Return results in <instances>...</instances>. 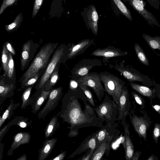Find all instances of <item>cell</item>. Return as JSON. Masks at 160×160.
Wrapping results in <instances>:
<instances>
[{
	"mask_svg": "<svg viewBox=\"0 0 160 160\" xmlns=\"http://www.w3.org/2000/svg\"><path fill=\"white\" fill-rule=\"evenodd\" d=\"M84 96L85 95L80 87L75 91L69 88L66 94L63 117L64 120L70 125L68 127L70 130L68 134L69 137L78 135L80 128L89 127L101 128L104 126L99 120L90 118L84 112L79 100Z\"/></svg>",
	"mask_w": 160,
	"mask_h": 160,
	"instance_id": "cell-1",
	"label": "cell"
},
{
	"mask_svg": "<svg viewBox=\"0 0 160 160\" xmlns=\"http://www.w3.org/2000/svg\"><path fill=\"white\" fill-rule=\"evenodd\" d=\"M58 45L57 43L49 42L41 48L32 63L21 78V84L28 78L38 73L40 70L47 68L51 57Z\"/></svg>",
	"mask_w": 160,
	"mask_h": 160,
	"instance_id": "cell-2",
	"label": "cell"
},
{
	"mask_svg": "<svg viewBox=\"0 0 160 160\" xmlns=\"http://www.w3.org/2000/svg\"><path fill=\"white\" fill-rule=\"evenodd\" d=\"M104 98L100 105L94 108L98 118L101 123L105 122L110 125L117 121L118 108L115 102L105 92Z\"/></svg>",
	"mask_w": 160,
	"mask_h": 160,
	"instance_id": "cell-3",
	"label": "cell"
},
{
	"mask_svg": "<svg viewBox=\"0 0 160 160\" xmlns=\"http://www.w3.org/2000/svg\"><path fill=\"white\" fill-rule=\"evenodd\" d=\"M101 81L104 85L105 92L112 97L118 106L122 89L125 82L115 75L106 71L99 73Z\"/></svg>",
	"mask_w": 160,
	"mask_h": 160,
	"instance_id": "cell-4",
	"label": "cell"
},
{
	"mask_svg": "<svg viewBox=\"0 0 160 160\" xmlns=\"http://www.w3.org/2000/svg\"><path fill=\"white\" fill-rule=\"evenodd\" d=\"M109 67L119 72L129 82H138L148 87L153 85V82L148 76L142 74L129 65H125L122 62L119 64L116 62L114 65L110 64Z\"/></svg>",
	"mask_w": 160,
	"mask_h": 160,
	"instance_id": "cell-5",
	"label": "cell"
},
{
	"mask_svg": "<svg viewBox=\"0 0 160 160\" xmlns=\"http://www.w3.org/2000/svg\"><path fill=\"white\" fill-rule=\"evenodd\" d=\"M65 49L64 46L61 45L56 49L37 84L38 89H40L44 88L45 85L49 78L52 73L57 66L59 64L64 55Z\"/></svg>",
	"mask_w": 160,
	"mask_h": 160,
	"instance_id": "cell-6",
	"label": "cell"
},
{
	"mask_svg": "<svg viewBox=\"0 0 160 160\" xmlns=\"http://www.w3.org/2000/svg\"><path fill=\"white\" fill-rule=\"evenodd\" d=\"M84 83L92 89L100 102H101L105 93L99 73L92 72L75 80Z\"/></svg>",
	"mask_w": 160,
	"mask_h": 160,
	"instance_id": "cell-7",
	"label": "cell"
},
{
	"mask_svg": "<svg viewBox=\"0 0 160 160\" xmlns=\"http://www.w3.org/2000/svg\"><path fill=\"white\" fill-rule=\"evenodd\" d=\"M129 115L131 123L134 130L141 139L143 138L146 141L147 132L152 123L150 118L146 115L138 116L132 109L130 111Z\"/></svg>",
	"mask_w": 160,
	"mask_h": 160,
	"instance_id": "cell-8",
	"label": "cell"
},
{
	"mask_svg": "<svg viewBox=\"0 0 160 160\" xmlns=\"http://www.w3.org/2000/svg\"><path fill=\"white\" fill-rule=\"evenodd\" d=\"M102 63L100 60L97 59H84L77 64L72 68L70 76L75 80L88 73L89 71L96 66H101Z\"/></svg>",
	"mask_w": 160,
	"mask_h": 160,
	"instance_id": "cell-9",
	"label": "cell"
},
{
	"mask_svg": "<svg viewBox=\"0 0 160 160\" xmlns=\"http://www.w3.org/2000/svg\"><path fill=\"white\" fill-rule=\"evenodd\" d=\"M118 124V122H116L111 125L106 124L96 132L98 147L105 141L115 140L117 139L120 133Z\"/></svg>",
	"mask_w": 160,
	"mask_h": 160,
	"instance_id": "cell-10",
	"label": "cell"
},
{
	"mask_svg": "<svg viewBox=\"0 0 160 160\" xmlns=\"http://www.w3.org/2000/svg\"><path fill=\"white\" fill-rule=\"evenodd\" d=\"M131 107V103L127 87L125 86L123 88L118 105V114L117 121L122 124L126 121V117L129 115Z\"/></svg>",
	"mask_w": 160,
	"mask_h": 160,
	"instance_id": "cell-11",
	"label": "cell"
},
{
	"mask_svg": "<svg viewBox=\"0 0 160 160\" xmlns=\"http://www.w3.org/2000/svg\"><path fill=\"white\" fill-rule=\"evenodd\" d=\"M62 91L61 87L51 90L47 102L38 115L39 118H44L55 108L62 95Z\"/></svg>",
	"mask_w": 160,
	"mask_h": 160,
	"instance_id": "cell-12",
	"label": "cell"
},
{
	"mask_svg": "<svg viewBox=\"0 0 160 160\" xmlns=\"http://www.w3.org/2000/svg\"><path fill=\"white\" fill-rule=\"evenodd\" d=\"M39 45L32 40H29L23 44L20 57L22 71L26 68L32 60Z\"/></svg>",
	"mask_w": 160,
	"mask_h": 160,
	"instance_id": "cell-13",
	"label": "cell"
},
{
	"mask_svg": "<svg viewBox=\"0 0 160 160\" xmlns=\"http://www.w3.org/2000/svg\"><path fill=\"white\" fill-rule=\"evenodd\" d=\"M126 1L147 21L150 25L152 26L156 25L160 27V25L155 17L145 8V2L140 0H127Z\"/></svg>",
	"mask_w": 160,
	"mask_h": 160,
	"instance_id": "cell-14",
	"label": "cell"
},
{
	"mask_svg": "<svg viewBox=\"0 0 160 160\" xmlns=\"http://www.w3.org/2000/svg\"><path fill=\"white\" fill-rule=\"evenodd\" d=\"M84 20L86 25L92 33L97 35L98 32V22L99 16L96 8L93 5H91L86 8L82 12Z\"/></svg>",
	"mask_w": 160,
	"mask_h": 160,
	"instance_id": "cell-15",
	"label": "cell"
},
{
	"mask_svg": "<svg viewBox=\"0 0 160 160\" xmlns=\"http://www.w3.org/2000/svg\"><path fill=\"white\" fill-rule=\"evenodd\" d=\"M128 52L113 47L108 46L104 48H98L94 51L92 55L96 56H102L103 58V63L108 62L111 58L122 56L127 55Z\"/></svg>",
	"mask_w": 160,
	"mask_h": 160,
	"instance_id": "cell-16",
	"label": "cell"
},
{
	"mask_svg": "<svg viewBox=\"0 0 160 160\" xmlns=\"http://www.w3.org/2000/svg\"><path fill=\"white\" fill-rule=\"evenodd\" d=\"M97 147V135L95 132L86 138L68 158H73L75 156L87 151L89 150L96 149Z\"/></svg>",
	"mask_w": 160,
	"mask_h": 160,
	"instance_id": "cell-17",
	"label": "cell"
},
{
	"mask_svg": "<svg viewBox=\"0 0 160 160\" xmlns=\"http://www.w3.org/2000/svg\"><path fill=\"white\" fill-rule=\"evenodd\" d=\"M122 125L123 126L124 140L123 145L125 151L126 160H132L135 153L133 143L130 136L129 126L126 121Z\"/></svg>",
	"mask_w": 160,
	"mask_h": 160,
	"instance_id": "cell-18",
	"label": "cell"
},
{
	"mask_svg": "<svg viewBox=\"0 0 160 160\" xmlns=\"http://www.w3.org/2000/svg\"><path fill=\"white\" fill-rule=\"evenodd\" d=\"M31 135L29 132H20L14 136L13 141L7 154L11 156L13 151L21 145L28 143L30 141Z\"/></svg>",
	"mask_w": 160,
	"mask_h": 160,
	"instance_id": "cell-19",
	"label": "cell"
},
{
	"mask_svg": "<svg viewBox=\"0 0 160 160\" xmlns=\"http://www.w3.org/2000/svg\"><path fill=\"white\" fill-rule=\"evenodd\" d=\"M114 141L103 142L94 150L89 160H103L105 154L108 156L111 144Z\"/></svg>",
	"mask_w": 160,
	"mask_h": 160,
	"instance_id": "cell-20",
	"label": "cell"
},
{
	"mask_svg": "<svg viewBox=\"0 0 160 160\" xmlns=\"http://www.w3.org/2000/svg\"><path fill=\"white\" fill-rule=\"evenodd\" d=\"M94 42L93 39H85L73 45L68 55V59H71L83 53Z\"/></svg>",
	"mask_w": 160,
	"mask_h": 160,
	"instance_id": "cell-21",
	"label": "cell"
},
{
	"mask_svg": "<svg viewBox=\"0 0 160 160\" xmlns=\"http://www.w3.org/2000/svg\"><path fill=\"white\" fill-rule=\"evenodd\" d=\"M57 138L47 139L39 150L38 160H45L52 151L57 141Z\"/></svg>",
	"mask_w": 160,
	"mask_h": 160,
	"instance_id": "cell-22",
	"label": "cell"
},
{
	"mask_svg": "<svg viewBox=\"0 0 160 160\" xmlns=\"http://www.w3.org/2000/svg\"><path fill=\"white\" fill-rule=\"evenodd\" d=\"M132 88L144 97H147L151 101L154 99L157 96L154 89L149 87L142 85L134 82H130Z\"/></svg>",
	"mask_w": 160,
	"mask_h": 160,
	"instance_id": "cell-23",
	"label": "cell"
},
{
	"mask_svg": "<svg viewBox=\"0 0 160 160\" xmlns=\"http://www.w3.org/2000/svg\"><path fill=\"white\" fill-rule=\"evenodd\" d=\"M59 67V64L57 66L55 70L46 82L43 88L45 91H48L52 90L51 89L57 82L59 78L58 74Z\"/></svg>",
	"mask_w": 160,
	"mask_h": 160,
	"instance_id": "cell-24",
	"label": "cell"
},
{
	"mask_svg": "<svg viewBox=\"0 0 160 160\" xmlns=\"http://www.w3.org/2000/svg\"><path fill=\"white\" fill-rule=\"evenodd\" d=\"M149 47L153 50L157 49L160 50V37H152L145 33L142 35Z\"/></svg>",
	"mask_w": 160,
	"mask_h": 160,
	"instance_id": "cell-25",
	"label": "cell"
},
{
	"mask_svg": "<svg viewBox=\"0 0 160 160\" xmlns=\"http://www.w3.org/2000/svg\"><path fill=\"white\" fill-rule=\"evenodd\" d=\"M51 90L46 91L43 89L41 91L34 105L32 111L33 113H36L38 112L43 103L48 97Z\"/></svg>",
	"mask_w": 160,
	"mask_h": 160,
	"instance_id": "cell-26",
	"label": "cell"
},
{
	"mask_svg": "<svg viewBox=\"0 0 160 160\" xmlns=\"http://www.w3.org/2000/svg\"><path fill=\"white\" fill-rule=\"evenodd\" d=\"M58 119L56 116L52 117L45 129V137L47 138L51 136L58 126Z\"/></svg>",
	"mask_w": 160,
	"mask_h": 160,
	"instance_id": "cell-27",
	"label": "cell"
},
{
	"mask_svg": "<svg viewBox=\"0 0 160 160\" xmlns=\"http://www.w3.org/2000/svg\"><path fill=\"white\" fill-rule=\"evenodd\" d=\"M23 19L22 13L21 12L17 16L12 23L5 26L6 30L9 32L17 30L20 27L23 21Z\"/></svg>",
	"mask_w": 160,
	"mask_h": 160,
	"instance_id": "cell-28",
	"label": "cell"
},
{
	"mask_svg": "<svg viewBox=\"0 0 160 160\" xmlns=\"http://www.w3.org/2000/svg\"><path fill=\"white\" fill-rule=\"evenodd\" d=\"M134 48L138 60L143 64L147 66H149V60L140 45L136 43L134 44Z\"/></svg>",
	"mask_w": 160,
	"mask_h": 160,
	"instance_id": "cell-29",
	"label": "cell"
},
{
	"mask_svg": "<svg viewBox=\"0 0 160 160\" xmlns=\"http://www.w3.org/2000/svg\"><path fill=\"white\" fill-rule=\"evenodd\" d=\"M80 88L87 98L89 104L93 107H95V104L93 94L89 87L82 83L77 82Z\"/></svg>",
	"mask_w": 160,
	"mask_h": 160,
	"instance_id": "cell-30",
	"label": "cell"
},
{
	"mask_svg": "<svg viewBox=\"0 0 160 160\" xmlns=\"http://www.w3.org/2000/svg\"><path fill=\"white\" fill-rule=\"evenodd\" d=\"M14 85L12 84H6L3 79L0 80V96L1 98H5L14 89Z\"/></svg>",
	"mask_w": 160,
	"mask_h": 160,
	"instance_id": "cell-31",
	"label": "cell"
},
{
	"mask_svg": "<svg viewBox=\"0 0 160 160\" xmlns=\"http://www.w3.org/2000/svg\"><path fill=\"white\" fill-rule=\"evenodd\" d=\"M9 52L6 48L5 43H4L3 46L1 60L2 68L4 72V74L7 76V75L8 71Z\"/></svg>",
	"mask_w": 160,
	"mask_h": 160,
	"instance_id": "cell-32",
	"label": "cell"
},
{
	"mask_svg": "<svg viewBox=\"0 0 160 160\" xmlns=\"http://www.w3.org/2000/svg\"><path fill=\"white\" fill-rule=\"evenodd\" d=\"M113 1L121 12L131 21L132 19L130 10L127 8L124 4L120 0H113Z\"/></svg>",
	"mask_w": 160,
	"mask_h": 160,
	"instance_id": "cell-33",
	"label": "cell"
},
{
	"mask_svg": "<svg viewBox=\"0 0 160 160\" xmlns=\"http://www.w3.org/2000/svg\"><path fill=\"white\" fill-rule=\"evenodd\" d=\"M82 101L84 107L83 109L84 112L88 115L90 118L99 120L95 112L94 108L91 106L87 101Z\"/></svg>",
	"mask_w": 160,
	"mask_h": 160,
	"instance_id": "cell-34",
	"label": "cell"
},
{
	"mask_svg": "<svg viewBox=\"0 0 160 160\" xmlns=\"http://www.w3.org/2000/svg\"><path fill=\"white\" fill-rule=\"evenodd\" d=\"M15 73L14 64L12 54L9 52L8 71L7 76L9 79H13Z\"/></svg>",
	"mask_w": 160,
	"mask_h": 160,
	"instance_id": "cell-35",
	"label": "cell"
},
{
	"mask_svg": "<svg viewBox=\"0 0 160 160\" xmlns=\"http://www.w3.org/2000/svg\"><path fill=\"white\" fill-rule=\"evenodd\" d=\"M32 86H31L27 88L23 92L22 97V103L21 109L25 108L28 104Z\"/></svg>",
	"mask_w": 160,
	"mask_h": 160,
	"instance_id": "cell-36",
	"label": "cell"
},
{
	"mask_svg": "<svg viewBox=\"0 0 160 160\" xmlns=\"http://www.w3.org/2000/svg\"><path fill=\"white\" fill-rule=\"evenodd\" d=\"M39 72L37 73L34 76L28 78L23 83L21 84L22 88L28 86H31L35 83L38 81L39 76Z\"/></svg>",
	"mask_w": 160,
	"mask_h": 160,
	"instance_id": "cell-37",
	"label": "cell"
},
{
	"mask_svg": "<svg viewBox=\"0 0 160 160\" xmlns=\"http://www.w3.org/2000/svg\"><path fill=\"white\" fill-rule=\"evenodd\" d=\"M152 135L155 143H158V138H160V124L159 123L154 124L152 131Z\"/></svg>",
	"mask_w": 160,
	"mask_h": 160,
	"instance_id": "cell-38",
	"label": "cell"
},
{
	"mask_svg": "<svg viewBox=\"0 0 160 160\" xmlns=\"http://www.w3.org/2000/svg\"><path fill=\"white\" fill-rule=\"evenodd\" d=\"M18 0H4L0 8V15H1L8 7L15 4Z\"/></svg>",
	"mask_w": 160,
	"mask_h": 160,
	"instance_id": "cell-39",
	"label": "cell"
},
{
	"mask_svg": "<svg viewBox=\"0 0 160 160\" xmlns=\"http://www.w3.org/2000/svg\"><path fill=\"white\" fill-rule=\"evenodd\" d=\"M131 94L136 102L141 106L142 108L145 107V101L141 96L134 91L132 92Z\"/></svg>",
	"mask_w": 160,
	"mask_h": 160,
	"instance_id": "cell-40",
	"label": "cell"
},
{
	"mask_svg": "<svg viewBox=\"0 0 160 160\" xmlns=\"http://www.w3.org/2000/svg\"><path fill=\"white\" fill-rule=\"evenodd\" d=\"M13 103L12 102L9 105L7 109L3 113L2 117H0V128L1 127L2 125L8 117L12 107Z\"/></svg>",
	"mask_w": 160,
	"mask_h": 160,
	"instance_id": "cell-41",
	"label": "cell"
},
{
	"mask_svg": "<svg viewBox=\"0 0 160 160\" xmlns=\"http://www.w3.org/2000/svg\"><path fill=\"white\" fill-rule=\"evenodd\" d=\"M43 1V0H36L34 1L32 14V18H34L37 14Z\"/></svg>",
	"mask_w": 160,
	"mask_h": 160,
	"instance_id": "cell-42",
	"label": "cell"
},
{
	"mask_svg": "<svg viewBox=\"0 0 160 160\" xmlns=\"http://www.w3.org/2000/svg\"><path fill=\"white\" fill-rule=\"evenodd\" d=\"M95 149H90L86 151V152L80 158V160H89L93 153Z\"/></svg>",
	"mask_w": 160,
	"mask_h": 160,
	"instance_id": "cell-43",
	"label": "cell"
},
{
	"mask_svg": "<svg viewBox=\"0 0 160 160\" xmlns=\"http://www.w3.org/2000/svg\"><path fill=\"white\" fill-rule=\"evenodd\" d=\"M66 153V151H62L61 153L50 160H63Z\"/></svg>",
	"mask_w": 160,
	"mask_h": 160,
	"instance_id": "cell-44",
	"label": "cell"
},
{
	"mask_svg": "<svg viewBox=\"0 0 160 160\" xmlns=\"http://www.w3.org/2000/svg\"><path fill=\"white\" fill-rule=\"evenodd\" d=\"M70 88L73 91L77 89L79 87L78 82L76 81L71 80L70 82Z\"/></svg>",
	"mask_w": 160,
	"mask_h": 160,
	"instance_id": "cell-45",
	"label": "cell"
},
{
	"mask_svg": "<svg viewBox=\"0 0 160 160\" xmlns=\"http://www.w3.org/2000/svg\"><path fill=\"white\" fill-rule=\"evenodd\" d=\"M5 44L6 48L8 51L12 54L15 55L16 54L15 52L11 43L8 42H6Z\"/></svg>",
	"mask_w": 160,
	"mask_h": 160,
	"instance_id": "cell-46",
	"label": "cell"
},
{
	"mask_svg": "<svg viewBox=\"0 0 160 160\" xmlns=\"http://www.w3.org/2000/svg\"><path fill=\"white\" fill-rule=\"evenodd\" d=\"M154 89L157 96L160 100V84H155Z\"/></svg>",
	"mask_w": 160,
	"mask_h": 160,
	"instance_id": "cell-47",
	"label": "cell"
},
{
	"mask_svg": "<svg viewBox=\"0 0 160 160\" xmlns=\"http://www.w3.org/2000/svg\"><path fill=\"white\" fill-rule=\"evenodd\" d=\"M142 152L139 151H136L132 160H139Z\"/></svg>",
	"mask_w": 160,
	"mask_h": 160,
	"instance_id": "cell-48",
	"label": "cell"
},
{
	"mask_svg": "<svg viewBox=\"0 0 160 160\" xmlns=\"http://www.w3.org/2000/svg\"><path fill=\"white\" fill-rule=\"evenodd\" d=\"M18 124L22 128H25L27 126V123L24 121H20L18 123Z\"/></svg>",
	"mask_w": 160,
	"mask_h": 160,
	"instance_id": "cell-49",
	"label": "cell"
},
{
	"mask_svg": "<svg viewBox=\"0 0 160 160\" xmlns=\"http://www.w3.org/2000/svg\"><path fill=\"white\" fill-rule=\"evenodd\" d=\"M152 107L160 115V105H153Z\"/></svg>",
	"mask_w": 160,
	"mask_h": 160,
	"instance_id": "cell-50",
	"label": "cell"
},
{
	"mask_svg": "<svg viewBox=\"0 0 160 160\" xmlns=\"http://www.w3.org/2000/svg\"><path fill=\"white\" fill-rule=\"evenodd\" d=\"M147 160H158V158L156 155L153 154L151 155Z\"/></svg>",
	"mask_w": 160,
	"mask_h": 160,
	"instance_id": "cell-51",
	"label": "cell"
},
{
	"mask_svg": "<svg viewBox=\"0 0 160 160\" xmlns=\"http://www.w3.org/2000/svg\"><path fill=\"white\" fill-rule=\"evenodd\" d=\"M8 125L5 126L1 130L0 132V137L1 138L2 136V134L4 133V132H5V131L7 130L8 128Z\"/></svg>",
	"mask_w": 160,
	"mask_h": 160,
	"instance_id": "cell-52",
	"label": "cell"
},
{
	"mask_svg": "<svg viewBox=\"0 0 160 160\" xmlns=\"http://www.w3.org/2000/svg\"><path fill=\"white\" fill-rule=\"evenodd\" d=\"M16 160H27L26 154H24L17 159Z\"/></svg>",
	"mask_w": 160,
	"mask_h": 160,
	"instance_id": "cell-53",
	"label": "cell"
},
{
	"mask_svg": "<svg viewBox=\"0 0 160 160\" xmlns=\"http://www.w3.org/2000/svg\"><path fill=\"white\" fill-rule=\"evenodd\" d=\"M153 51L155 52V53H156V54L157 55H158V56H159V57H160V54H158L157 53H156V52L154 51V50H153Z\"/></svg>",
	"mask_w": 160,
	"mask_h": 160,
	"instance_id": "cell-54",
	"label": "cell"
},
{
	"mask_svg": "<svg viewBox=\"0 0 160 160\" xmlns=\"http://www.w3.org/2000/svg\"><path fill=\"white\" fill-rule=\"evenodd\" d=\"M80 159H81V158H80L79 159H77V160H80Z\"/></svg>",
	"mask_w": 160,
	"mask_h": 160,
	"instance_id": "cell-55",
	"label": "cell"
}]
</instances>
